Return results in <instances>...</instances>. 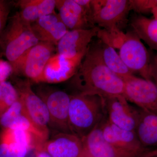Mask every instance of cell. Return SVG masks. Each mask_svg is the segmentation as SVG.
<instances>
[{"label":"cell","mask_w":157,"mask_h":157,"mask_svg":"<svg viewBox=\"0 0 157 157\" xmlns=\"http://www.w3.org/2000/svg\"><path fill=\"white\" fill-rule=\"evenodd\" d=\"M123 95L140 109L157 113V84L154 81L134 76L123 79Z\"/></svg>","instance_id":"obj_9"},{"label":"cell","mask_w":157,"mask_h":157,"mask_svg":"<svg viewBox=\"0 0 157 157\" xmlns=\"http://www.w3.org/2000/svg\"><path fill=\"white\" fill-rule=\"evenodd\" d=\"M39 42L31 24L22 19L18 11L9 18L0 36V48L13 67L29 49Z\"/></svg>","instance_id":"obj_3"},{"label":"cell","mask_w":157,"mask_h":157,"mask_svg":"<svg viewBox=\"0 0 157 157\" xmlns=\"http://www.w3.org/2000/svg\"><path fill=\"white\" fill-rule=\"evenodd\" d=\"M70 82L74 94L104 98L123 95L124 82L102 61L98 43L89 45L76 74Z\"/></svg>","instance_id":"obj_1"},{"label":"cell","mask_w":157,"mask_h":157,"mask_svg":"<svg viewBox=\"0 0 157 157\" xmlns=\"http://www.w3.org/2000/svg\"><path fill=\"white\" fill-rule=\"evenodd\" d=\"M99 27L87 29L69 30L57 44V54L67 58H73L86 52L92 39L97 36Z\"/></svg>","instance_id":"obj_14"},{"label":"cell","mask_w":157,"mask_h":157,"mask_svg":"<svg viewBox=\"0 0 157 157\" xmlns=\"http://www.w3.org/2000/svg\"><path fill=\"white\" fill-rule=\"evenodd\" d=\"M119 49V55L128 68L142 78L151 80L150 74L151 54L134 32H128Z\"/></svg>","instance_id":"obj_7"},{"label":"cell","mask_w":157,"mask_h":157,"mask_svg":"<svg viewBox=\"0 0 157 157\" xmlns=\"http://www.w3.org/2000/svg\"><path fill=\"white\" fill-rule=\"evenodd\" d=\"M98 43L102 61L111 72L122 79L133 75L114 48L101 41Z\"/></svg>","instance_id":"obj_21"},{"label":"cell","mask_w":157,"mask_h":157,"mask_svg":"<svg viewBox=\"0 0 157 157\" xmlns=\"http://www.w3.org/2000/svg\"><path fill=\"white\" fill-rule=\"evenodd\" d=\"M126 33L119 30H107L99 28L97 36L101 42L112 48L118 49L122 44Z\"/></svg>","instance_id":"obj_24"},{"label":"cell","mask_w":157,"mask_h":157,"mask_svg":"<svg viewBox=\"0 0 157 157\" xmlns=\"http://www.w3.org/2000/svg\"><path fill=\"white\" fill-rule=\"evenodd\" d=\"M18 98V93L14 85L7 81L0 82V118Z\"/></svg>","instance_id":"obj_23"},{"label":"cell","mask_w":157,"mask_h":157,"mask_svg":"<svg viewBox=\"0 0 157 157\" xmlns=\"http://www.w3.org/2000/svg\"><path fill=\"white\" fill-rule=\"evenodd\" d=\"M131 25L133 32L157 52V19L135 15L131 20Z\"/></svg>","instance_id":"obj_20"},{"label":"cell","mask_w":157,"mask_h":157,"mask_svg":"<svg viewBox=\"0 0 157 157\" xmlns=\"http://www.w3.org/2000/svg\"><path fill=\"white\" fill-rule=\"evenodd\" d=\"M30 151L15 139L11 129H2L0 133V157H26Z\"/></svg>","instance_id":"obj_22"},{"label":"cell","mask_w":157,"mask_h":157,"mask_svg":"<svg viewBox=\"0 0 157 157\" xmlns=\"http://www.w3.org/2000/svg\"><path fill=\"white\" fill-rule=\"evenodd\" d=\"M55 45L39 42L29 49L13 66V74L22 75L27 79L39 83L45 66L53 55Z\"/></svg>","instance_id":"obj_6"},{"label":"cell","mask_w":157,"mask_h":157,"mask_svg":"<svg viewBox=\"0 0 157 157\" xmlns=\"http://www.w3.org/2000/svg\"><path fill=\"white\" fill-rule=\"evenodd\" d=\"M14 86L25 110L37 127L49 134V115L43 101L32 89L30 80L15 78Z\"/></svg>","instance_id":"obj_8"},{"label":"cell","mask_w":157,"mask_h":157,"mask_svg":"<svg viewBox=\"0 0 157 157\" xmlns=\"http://www.w3.org/2000/svg\"><path fill=\"white\" fill-rule=\"evenodd\" d=\"M90 157H138L140 155L118 148L104 139L100 126L81 138Z\"/></svg>","instance_id":"obj_15"},{"label":"cell","mask_w":157,"mask_h":157,"mask_svg":"<svg viewBox=\"0 0 157 157\" xmlns=\"http://www.w3.org/2000/svg\"><path fill=\"white\" fill-rule=\"evenodd\" d=\"M100 127L104 139L118 148L137 153L140 155L149 150L142 146L135 132L121 128L109 122L107 119Z\"/></svg>","instance_id":"obj_16"},{"label":"cell","mask_w":157,"mask_h":157,"mask_svg":"<svg viewBox=\"0 0 157 157\" xmlns=\"http://www.w3.org/2000/svg\"><path fill=\"white\" fill-rule=\"evenodd\" d=\"M92 20L100 28L121 30L131 11L129 0H91Z\"/></svg>","instance_id":"obj_4"},{"label":"cell","mask_w":157,"mask_h":157,"mask_svg":"<svg viewBox=\"0 0 157 157\" xmlns=\"http://www.w3.org/2000/svg\"><path fill=\"white\" fill-rule=\"evenodd\" d=\"M13 74V68L7 61L0 59V82L7 81V78Z\"/></svg>","instance_id":"obj_27"},{"label":"cell","mask_w":157,"mask_h":157,"mask_svg":"<svg viewBox=\"0 0 157 157\" xmlns=\"http://www.w3.org/2000/svg\"><path fill=\"white\" fill-rule=\"evenodd\" d=\"M131 10L138 13L151 12L157 8V0H129Z\"/></svg>","instance_id":"obj_25"},{"label":"cell","mask_w":157,"mask_h":157,"mask_svg":"<svg viewBox=\"0 0 157 157\" xmlns=\"http://www.w3.org/2000/svg\"><path fill=\"white\" fill-rule=\"evenodd\" d=\"M151 13L153 14L154 18L157 19V8H155V9H153L152 10Z\"/></svg>","instance_id":"obj_30"},{"label":"cell","mask_w":157,"mask_h":157,"mask_svg":"<svg viewBox=\"0 0 157 157\" xmlns=\"http://www.w3.org/2000/svg\"><path fill=\"white\" fill-rule=\"evenodd\" d=\"M104 99L107 120L109 122L121 128L135 132L140 109L130 105L123 95Z\"/></svg>","instance_id":"obj_10"},{"label":"cell","mask_w":157,"mask_h":157,"mask_svg":"<svg viewBox=\"0 0 157 157\" xmlns=\"http://www.w3.org/2000/svg\"><path fill=\"white\" fill-rule=\"evenodd\" d=\"M31 25L39 42H48L55 45L69 30L59 14L56 13L39 18Z\"/></svg>","instance_id":"obj_17"},{"label":"cell","mask_w":157,"mask_h":157,"mask_svg":"<svg viewBox=\"0 0 157 157\" xmlns=\"http://www.w3.org/2000/svg\"><path fill=\"white\" fill-rule=\"evenodd\" d=\"M135 132L144 148L157 147V113L140 109Z\"/></svg>","instance_id":"obj_18"},{"label":"cell","mask_w":157,"mask_h":157,"mask_svg":"<svg viewBox=\"0 0 157 157\" xmlns=\"http://www.w3.org/2000/svg\"><path fill=\"white\" fill-rule=\"evenodd\" d=\"M86 52L70 58L58 54L53 55L45 66L40 82L59 83L72 78L77 72Z\"/></svg>","instance_id":"obj_11"},{"label":"cell","mask_w":157,"mask_h":157,"mask_svg":"<svg viewBox=\"0 0 157 157\" xmlns=\"http://www.w3.org/2000/svg\"><path fill=\"white\" fill-rule=\"evenodd\" d=\"M107 114L105 99L99 95H70L69 126L71 134L80 138L100 126Z\"/></svg>","instance_id":"obj_2"},{"label":"cell","mask_w":157,"mask_h":157,"mask_svg":"<svg viewBox=\"0 0 157 157\" xmlns=\"http://www.w3.org/2000/svg\"><path fill=\"white\" fill-rule=\"evenodd\" d=\"M36 94L48 110L49 127L59 133L71 134L68 121L70 95L56 88L42 85L37 88Z\"/></svg>","instance_id":"obj_5"},{"label":"cell","mask_w":157,"mask_h":157,"mask_svg":"<svg viewBox=\"0 0 157 157\" xmlns=\"http://www.w3.org/2000/svg\"><path fill=\"white\" fill-rule=\"evenodd\" d=\"M150 74L151 80L157 84V52L151 55Z\"/></svg>","instance_id":"obj_28"},{"label":"cell","mask_w":157,"mask_h":157,"mask_svg":"<svg viewBox=\"0 0 157 157\" xmlns=\"http://www.w3.org/2000/svg\"><path fill=\"white\" fill-rule=\"evenodd\" d=\"M17 5L22 19L32 24L42 17L55 13L56 0H20Z\"/></svg>","instance_id":"obj_19"},{"label":"cell","mask_w":157,"mask_h":157,"mask_svg":"<svg viewBox=\"0 0 157 157\" xmlns=\"http://www.w3.org/2000/svg\"><path fill=\"white\" fill-rule=\"evenodd\" d=\"M56 9L69 30L87 29L96 26L92 20V11L83 8L75 0H56Z\"/></svg>","instance_id":"obj_13"},{"label":"cell","mask_w":157,"mask_h":157,"mask_svg":"<svg viewBox=\"0 0 157 157\" xmlns=\"http://www.w3.org/2000/svg\"><path fill=\"white\" fill-rule=\"evenodd\" d=\"M10 11L9 3L0 0V36L7 25Z\"/></svg>","instance_id":"obj_26"},{"label":"cell","mask_w":157,"mask_h":157,"mask_svg":"<svg viewBox=\"0 0 157 157\" xmlns=\"http://www.w3.org/2000/svg\"><path fill=\"white\" fill-rule=\"evenodd\" d=\"M52 157H90L81 138L70 133H59L46 140L39 148Z\"/></svg>","instance_id":"obj_12"},{"label":"cell","mask_w":157,"mask_h":157,"mask_svg":"<svg viewBox=\"0 0 157 157\" xmlns=\"http://www.w3.org/2000/svg\"><path fill=\"white\" fill-rule=\"evenodd\" d=\"M138 157H157V147L149 149Z\"/></svg>","instance_id":"obj_29"}]
</instances>
